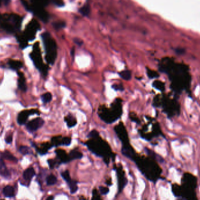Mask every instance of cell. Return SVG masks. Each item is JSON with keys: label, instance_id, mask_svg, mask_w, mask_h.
Listing matches in <instances>:
<instances>
[{"label": "cell", "instance_id": "12", "mask_svg": "<svg viewBox=\"0 0 200 200\" xmlns=\"http://www.w3.org/2000/svg\"><path fill=\"white\" fill-rule=\"evenodd\" d=\"M115 131L116 133L117 134L119 138L121 139V140L125 144H128V136L127 132V130L125 129V128L122 124V123H120L119 124L117 125L115 128Z\"/></svg>", "mask_w": 200, "mask_h": 200}, {"label": "cell", "instance_id": "9", "mask_svg": "<svg viewBox=\"0 0 200 200\" xmlns=\"http://www.w3.org/2000/svg\"><path fill=\"white\" fill-rule=\"evenodd\" d=\"M30 57L34 62L35 66L44 74L46 75L47 73V67L43 64L42 59L41 57V54L39 46V43H36L34 46V49L32 53L30 54Z\"/></svg>", "mask_w": 200, "mask_h": 200}, {"label": "cell", "instance_id": "29", "mask_svg": "<svg viewBox=\"0 0 200 200\" xmlns=\"http://www.w3.org/2000/svg\"><path fill=\"white\" fill-rule=\"evenodd\" d=\"M1 157L5 159H7L8 160L10 161H17V159L9 152L8 151H5L3 153H1Z\"/></svg>", "mask_w": 200, "mask_h": 200}, {"label": "cell", "instance_id": "47", "mask_svg": "<svg viewBox=\"0 0 200 200\" xmlns=\"http://www.w3.org/2000/svg\"><path fill=\"white\" fill-rule=\"evenodd\" d=\"M1 200H4V199H1Z\"/></svg>", "mask_w": 200, "mask_h": 200}, {"label": "cell", "instance_id": "30", "mask_svg": "<svg viewBox=\"0 0 200 200\" xmlns=\"http://www.w3.org/2000/svg\"><path fill=\"white\" fill-rule=\"evenodd\" d=\"M68 186H69V188L70 190V192L71 194H74L77 191L78 186H77L76 181L71 180L70 181H69L68 183Z\"/></svg>", "mask_w": 200, "mask_h": 200}, {"label": "cell", "instance_id": "13", "mask_svg": "<svg viewBox=\"0 0 200 200\" xmlns=\"http://www.w3.org/2000/svg\"><path fill=\"white\" fill-rule=\"evenodd\" d=\"M44 123L45 121L43 119L37 117L28 123L27 124V128L30 132H35L42 128Z\"/></svg>", "mask_w": 200, "mask_h": 200}, {"label": "cell", "instance_id": "23", "mask_svg": "<svg viewBox=\"0 0 200 200\" xmlns=\"http://www.w3.org/2000/svg\"><path fill=\"white\" fill-rule=\"evenodd\" d=\"M56 154L59 157V159L62 161V162H68L70 160L69 159L68 156H67L66 153V152L64 150H58L56 151Z\"/></svg>", "mask_w": 200, "mask_h": 200}, {"label": "cell", "instance_id": "32", "mask_svg": "<svg viewBox=\"0 0 200 200\" xmlns=\"http://www.w3.org/2000/svg\"><path fill=\"white\" fill-rule=\"evenodd\" d=\"M147 70H146V73L147 76L149 78L151 79H153V78H158L159 76V74L157 73V72H156L155 71L150 69L149 68H146Z\"/></svg>", "mask_w": 200, "mask_h": 200}, {"label": "cell", "instance_id": "25", "mask_svg": "<svg viewBox=\"0 0 200 200\" xmlns=\"http://www.w3.org/2000/svg\"><path fill=\"white\" fill-rule=\"evenodd\" d=\"M4 194L7 197H14V189L12 187L10 186H7L3 189Z\"/></svg>", "mask_w": 200, "mask_h": 200}, {"label": "cell", "instance_id": "27", "mask_svg": "<svg viewBox=\"0 0 200 200\" xmlns=\"http://www.w3.org/2000/svg\"><path fill=\"white\" fill-rule=\"evenodd\" d=\"M68 157L70 160H74V159H79L82 158L83 154L77 150H73L70 152L68 155Z\"/></svg>", "mask_w": 200, "mask_h": 200}, {"label": "cell", "instance_id": "11", "mask_svg": "<svg viewBox=\"0 0 200 200\" xmlns=\"http://www.w3.org/2000/svg\"><path fill=\"white\" fill-rule=\"evenodd\" d=\"M39 27V25L36 20H32L28 25L25 32L26 39H28V40H33L35 38L36 33Z\"/></svg>", "mask_w": 200, "mask_h": 200}, {"label": "cell", "instance_id": "28", "mask_svg": "<svg viewBox=\"0 0 200 200\" xmlns=\"http://www.w3.org/2000/svg\"><path fill=\"white\" fill-rule=\"evenodd\" d=\"M52 94L50 92H46L41 96V100L43 103H48L52 101Z\"/></svg>", "mask_w": 200, "mask_h": 200}, {"label": "cell", "instance_id": "31", "mask_svg": "<svg viewBox=\"0 0 200 200\" xmlns=\"http://www.w3.org/2000/svg\"><path fill=\"white\" fill-rule=\"evenodd\" d=\"M57 178L53 174L49 175L46 178V183L48 186H53L57 183Z\"/></svg>", "mask_w": 200, "mask_h": 200}, {"label": "cell", "instance_id": "19", "mask_svg": "<svg viewBox=\"0 0 200 200\" xmlns=\"http://www.w3.org/2000/svg\"><path fill=\"white\" fill-rule=\"evenodd\" d=\"M79 12L84 17H88L91 12V7L90 4L86 3L79 10Z\"/></svg>", "mask_w": 200, "mask_h": 200}, {"label": "cell", "instance_id": "16", "mask_svg": "<svg viewBox=\"0 0 200 200\" xmlns=\"http://www.w3.org/2000/svg\"><path fill=\"white\" fill-rule=\"evenodd\" d=\"M122 154L127 156L128 158L131 159L132 160H135V153L134 149L129 146V144L124 145L122 149Z\"/></svg>", "mask_w": 200, "mask_h": 200}, {"label": "cell", "instance_id": "38", "mask_svg": "<svg viewBox=\"0 0 200 200\" xmlns=\"http://www.w3.org/2000/svg\"><path fill=\"white\" fill-rule=\"evenodd\" d=\"M99 191L101 192V194L103 195H105L107 194L109 192V189L108 188L106 187H104V186H100L99 187Z\"/></svg>", "mask_w": 200, "mask_h": 200}, {"label": "cell", "instance_id": "8", "mask_svg": "<svg viewBox=\"0 0 200 200\" xmlns=\"http://www.w3.org/2000/svg\"><path fill=\"white\" fill-rule=\"evenodd\" d=\"M87 145L90 150L97 156L103 157H107L110 156V147L101 139L99 140H95L94 139L93 140L89 141L87 143Z\"/></svg>", "mask_w": 200, "mask_h": 200}, {"label": "cell", "instance_id": "24", "mask_svg": "<svg viewBox=\"0 0 200 200\" xmlns=\"http://www.w3.org/2000/svg\"><path fill=\"white\" fill-rule=\"evenodd\" d=\"M119 77L125 81H129L132 78V73L129 70H123L118 73Z\"/></svg>", "mask_w": 200, "mask_h": 200}, {"label": "cell", "instance_id": "46", "mask_svg": "<svg viewBox=\"0 0 200 200\" xmlns=\"http://www.w3.org/2000/svg\"><path fill=\"white\" fill-rule=\"evenodd\" d=\"M46 200H54V197L52 195L49 196V197H47Z\"/></svg>", "mask_w": 200, "mask_h": 200}, {"label": "cell", "instance_id": "26", "mask_svg": "<svg viewBox=\"0 0 200 200\" xmlns=\"http://www.w3.org/2000/svg\"><path fill=\"white\" fill-rule=\"evenodd\" d=\"M52 26L56 30H59L66 27V23L63 21H58L52 23Z\"/></svg>", "mask_w": 200, "mask_h": 200}, {"label": "cell", "instance_id": "41", "mask_svg": "<svg viewBox=\"0 0 200 200\" xmlns=\"http://www.w3.org/2000/svg\"><path fill=\"white\" fill-rule=\"evenodd\" d=\"M92 200H101V198H100V197L98 195V194L96 190H94Z\"/></svg>", "mask_w": 200, "mask_h": 200}, {"label": "cell", "instance_id": "3", "mask_svg": "<svg viewBox=\"0 0 200 200\" xmlns=\"http://www.w3.org/2000/svg\"><path fill=\"white\" fill-rule=\"evenodd\" d=\"M154 105L156 107L162 108L169 118L177 116L181 112V106L177 99L168 95H163L159 98L155 97Z\"/></svg>", "mask_w": 200, "mask_h": 200}, {"label": "cell", "instance_id": "44", "mask_svg": "<svg viewBox=\"0 0 200 200\" xmlns=\"http://www.w3.org/2000/svg\"><path fill=\"white\" fill-rule=\"evenodd\" d=\"M48 163H49V164L50 167H51V168H54L55 165V162L54 161V160H50L48 161Z\"/></svg>", "mask_w": 200, "mask_h": 200}, {"label": "cell", "instance_id": "2", "mask_svg": "<svg viewBox=\"0 0 200 200\" xmlns=\"http://www.w3.org/2000/svg\"><path fill=\"white\" fill-rule=\"evenodd\" d=\"M197 178L190 173L184 174L182 179V186H173L172 192L177 197H181L177 200H197L195 189L197 187Z\"/></svg>", "mask_w": 200, "mask_h": 200}, {"label": "cell", "instance_id": "43", "mask_svg": "<svg viewBox=\"0 0 200 200\" xmlns=\"http://www.w3.org/2000/svg\"><path fill=\"white\" fill-rule=\"evenodd\" d=\"M53 3L56 6H57L58 7L64 6V4L63 1H54Z\"/></svg>", "mask_w": 200, "mask_h": 200}, {"label": "cell", "instance_id": "14", "mask_svg": "<svg viewBox=\"0 0 200 200\" xmlns=\"http://www.w3.org/2000/svg\"><path fill=\"white\" fill-rule=\"evenodd\" d=\"M37 113V110H36L22 111L21 112L19 113V114L18 116V119H17L18 123L21 125L24 124L27 122L29 115L34 114V113Z\"/></svg>", "mask_w": 200, "mask_h": 200}, {"label": "cell", "instance_id": "20", "mask_svg": "<svg viewBox=\"0 0 200 200\" xmlns=\"http://www.w3.org/2000/svg\"><path fill=\"white\" fill-rule=\"evenodd\" d=\"M64 120L67 123V126L70 128L76 126V124H77V120L76 118L71 114H68L64 118Z\"/></svg>", "mask_w": 200, "mask_h": 200}, {"label": "cell", "instance_id": "6", "mask_svg": "<svg viewBox=\"0 0 200 200\" xmlns=\"http://www.w3.org/2000/svg\"><path fill=\"white\" fill-rule=\"evenodd\" d=\"M144 163H141L139 167L142 168V171L145 174L146 177L152 181H157L162 172L161 169L156 161L147 160Z\"/></svg>", "mask_w": 200, "mask_h": 200}, {"label": "cell", "instance_id": "10", "mask_svg": "<svg viewBox=\"0 0 200 200\" xmlns=\"http://www.w3.org/2000/svg\"><path fill=\"white\" fill-rule=\"evenodd\" d=\"M22 3L27 10L32 12L43 22H47L48 21L49 15L48 13L46 11H45V10H43L42 3H41V4H38V3L36 2L35 4H33L32 6L29 5L27 2H22Z\"/></svg>", "mask_w": 200, "mask_h": 200}, {"label": "cell", "instance_id": "39", "mask_svg": "<svg viewBox=\"0 0 200 200\" xmlns=\"http://www.w3.org/2000/svg\"><path fill=\"white\" fill-rule=\"evenodd\" d=\"M88 137L91 138V139H94V138H97L98 137H99V133L97 131L93 130H92L88 134Z\"/></svg>", "mask_w": 200, "mask_h": 200}, {"label": "cell", "instance_id": "4", "mask_svg": "<svg viewBox=\"0 0 200 200\" xmlns=\"http://www.w3.org/2000/svg\"><path fill=\"white\" fill-rule=\"evenodd\" d=\"M44 48L46 52L45 59L47 62L51 65L54 64L58 55V46L55 40L51 34L45 32L41 35Z\"/></svg>", "mask_w": 200, "mask_h": 200}, {"label": "cell", "instance_id": "37", "mask_svg": "<svg viewBox=\"0 0 200 200\" xmlns=\"http://www.w3.org/2000/svg\"><path fill=\"white\" fill-rule=\"evenodd\" d=\"M112 88L116 91H123L124 90V88L122 85L113 84L112 85Z\"/></svg>", "mask_w": 200, "mask_h": 200}, {"label": "cell", "instance_id": "18", "mask_svg": "<svg viewBox=\"0 0 200 200\" xmlns=\"http://www.w3.org/2000/svg\"><path fill=\"white\" fill-rule=\"evenodd\" d=\"M8 65L11 69L15 70H18L23 66V63L21 61L13 59H10L8 61Z\"/></svg>", "mask_w": 200, "mask_h": 200}, {"label": "cell", "instance_id": "7", "mask_svg": "<svg viewBox=\"0 0 200 200\" xmlns=\"http://www.w3.org/2000/svg\"><path fill=\"white\" fill-rule=\"evenodd\" d=\"M119 105H121V104ZM114 107L115 105L114 104L112 110H111L110 108L108 109L105 106L104 108L101 107V108H99L98 110L99 117L107 123H112L116 121L119 118L122 114V109L121 106L119 107V105L115 109Z\"/></svg>", "mask_w": 200, "mask_h": 200}, {"label": "cell", "instance_id": "1", "mask_svg": "<svg viewBox=\"0 0 200 200\" xmlns=\"http://www.w3.org/2000/svg\"><path fill=\"white\" fill-rule=\"evenodd\" d=\"M159 69L167 75L170 88L175 94H180L183 92L191 94L192 77L188 65L173 58L165 57L159 62Z\"/></svg>", "mask_w": 200, "mask_h": 200}, {"label": "cell", "instance_id": "42", "mask_svg": "<svg viewBox=\"0 0 200 200\" xmlns=\"http://www.w3.org/2000/svg\"><path fill=\"white\" fill-rule=\"evenodd\" d=\"M73 41H74L75 43L77 44L79 46H81V45H82L83 44V41L81 39H80V38H74L73 39Z\"/></svg>", "mask_w": 200, "mask_h": 200}, {"label": "cell", "instance_id": "34", "mask_svg": "<svg viewBox=\"0 0 200 200\" xmlns=\"http://www.w3.org/2000/svg\"><path fill=\"white\" fill-rule=\"evenodd\" d=\"M18 41L20 43V46L22 48H25L27 46V40L25 37H23L22 36H19L18 37Z\"/></svg>", "mask_w": 200, "mask_h": 200}, {"label": "cell", "instance_id": "17", "mask_svg": "<svg viewBox=\"0 0 200 200\" xmlns=\"http://www.w3.org/2000/svg\"><path fill=\"white\" fill-rule=\"evenodd\" d=\"M118 177V185H119V192L125 187L127 183V180L123 176V172H121V171L118 169L117 170Z\"/></svg>", "mask_w": 200, "mask_h": 200}, {"label": "cell", "instance_id": "36", "mask_svg": "<svg viewBox=\"0 0 200 200\" xmlns=\"http://www.w3.org/2000/svg\"><path fill=\"white\" fill-rule=\"evenodd\" d=\"M19 152L21 154H22L23 155H26L27 154L29 153V148L26 147V146H21L19 148Z\"/></svg>", "mask_w": 200, "mask_h": 200}, {"label": "cell", "instance_id": "45", "mask_svg": "<svg viewBox=\"0 0 200 200\" xmlns=\"http://www.w3.org/2000/svg\"><path fill=\"white\" fill-rule=\"evenodd\" d=\"M6 142L7 143H11L12 142V136H8L7 138H6Z\"/></svg>", "mask_w": 200, "mask_h": 200}, {"label": "cell", "instance_id": "35", "mask_svg": "<svg viewBox=\"0 0 200 200\" xmlns=\"http://www.w3.org/2000/svg\"><path fill=\"white\" fill-rule=\"evenodd\" d=\"M62 177V178L68 183L69 181H70L71 180L70 176V174H69V171L68 170H66L63 172H62L61 173Z\"/></svg>", "mask_w": 200, "mask_h": 200}, {"label": "cell", "instance_id": "33", "mask_svg": "<svg viewBox=\"0 0 200 200\" xmlns=\"http://www.w3.org/2000/svg\"><path fill=\"white\" fill-rule=\"evenodd\" d=\"M153 86L157 89L158 90H160L161 91H163L164 89V85L162 82L156 81L153 83Z\"/></svg>", "mask_w": 200, "mask_h": 200}, {"label": "cell", "instance_id": "15", "mask_svg": "<svg viewBox=\"0 0 200 200\" xmlns=\"http://www.w3.org/2000/svg\"><path fill=\"white\" fill-rule=\"evenodd\" d=\"M18 86L20 90L23 92L27 90V86L26 85V79L25 78L24 74L21 72H18Z\"/></svg>", "mask_w": 200, "mask_h": 200}, {"label": "cell", "instance_id": "5", "mask_svg": "<svg viewBox=\"0 0 200 200\" xmlns=\"http://www.w3.org/2000/svg\"><path fill=\"white\" fill-rule=\"evenodd\" d=\"M22 18L16 14L5 15L0 18V26L8 32L13 33L19 30Z\"/></svg>", "mask_w": 200, "mask_h": 200}, {"label": "cell", "instance_id": "22", "mask_svg": "<svg viewBox=\"0 0 200 200\" xmlns=\"http://www.w3.org/2000/svg\"><path fill=\"white\" fill-rule=\"evenodd\" d=\"M0 174L5 177L10 176V172L3 159H0Z\"/></svg>", "mask_w": 200, "mask_h": 200}, {"label": "cell", "instance_id": "40", "mask_svg": "<svg viewBox=\"0 0 200 200\" xmlns=\"http://www.w3.org/2000/svg\"><path fill=\"white\" fill-rule=\"evenodd\" d=\"M71 139L69 137H64L62 139V144L68 146L70 144Z\"/></svg>", "mask_w": 200, "mask_h": 200}, {"label": "cell", "instance_id": "21", "mask_svg": "<svg viewBox=\"0 0 200 200\" xmlns=\"http://www.w3.org/2000/svg\"><path fill=\"white\" fill-rule=\"evenodd\" d=\"M35 174V172L34 169L31 167L27 169L24 171L23 176V178L26 180H31L34 177Z\"/></svg>", "mask_w": 200, "mask_h": 200}]
</instances>
